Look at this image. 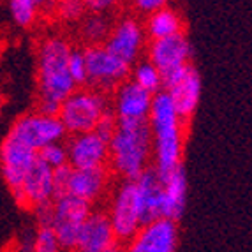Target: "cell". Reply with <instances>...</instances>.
<instances>
[{"mask_svg": "<svg viewBox=\"0 0 252 252\" xmlns=\"http://www.w3.org/2000/svg\"><path fill=\"white\" fill-rule=\"evenodd\" d=\"M148 126L154 139V154H156V171L159 177H168L175 168L180 166L182 159V120L177 113L175 104L168 90H159L152 97L150 111H148Z\"/></svg>", "mask_w": 252, "mask_h": 252, "instance_id": "obj_1", "label": "cell"}, {"mask_svg": "<svg viewBox=\"0 0 252 252\" xmlns=\"http://www.w3.org/2000/svg\"><path fill=\"white\" fill-rule=\"evenodd\" d=\"M154 139L147 118H118L115 134L109 139V162L124 178H136L148 168Z\"/></svg>", "mask_w": 252, "mask_h": 252, "instance_id": "obj_2", "label": "cell"}, {"mask_svg": "<svg viewBox=\"0 0 252 252\" xmlns=\"http://www.w3.org/2000/svg\"><path fill=\"white\" fill-rule=\"evenodd\" d=\"M71 46L60 37H50L42 42L37 55L39 99L60 102L76 90L67 67Z\"/></svg>", "mask_w": 252, "mask_h": 252, "instance_id": "obj_3", "label": "cell"}, {"mask_svg": "<svg viewBox=\"0 0 252 252\" xmlns=\"http://www.w3.org/2000/svg\"><path fill=\"white\" fill-rule=\"evenodd\" d=\"M108 109L106 97L97 90H74L60 104L59 118L69 134L94 130L101 115Z\"/></svg>", "mask_w": 252, "mask_h": 252, "instance_id": "obj_4", "label": "cell"}, {"mask_svg": "<svg viewBox=\"0 0 252 252\" xmlns=\"http://www.w3.org/2000/svg\"><path fill=\"white\" fill-rule=\"evenodd\" d=\"M89 83L101 90H111L127 80L130 74V65L115 57L106 46L90 44L83 51Z\"/></svg>", "mask_w": 252, "mask_h": 252, "instance_id": "obj_5", "label": "cell"}, {"mask_svg": "<svg viewBox=\"0 0 252 252\" xmlns=\"http://www.w3.org/2000/svg\"><path fill=\"white\" fill-rule=\"evenodd\" d=\"M11 134L25 141L34 150H41L55 141H62L67 130L63 127L59 115H44L41 111L18 118L14 122Z\"/></svg>", "mask_w": 252, "mask_h": 252, "instance_id": "obj_6", "label": "cell"}, {"mask_svg": "<svg viewBox=\"0 0 252 252\" xmlns=\"http://www.w3.org/2000/svg\"><path fill=\"white\" fill-rule=\"evenodd\" d=\"M109 220L113 224V229L117 233V238L120 240V244L130 242V238L141 227L134 178H126L122 185L117 189L113 203H111Z\"/></svg>", "mask_w": 252, "mask_h": 252, "instance_id": "obj_7", "label": "cell"}, {"mask_svg": "<svg viewBox=\"0 0 252 252\" xmlns=\"http://www.w3.org/2000/svg\"><path fill=\"white\" fill-rule=\"evenodd\" d=\"M177 247V220L168 217L154 219L143 224L129 242V251L132 252H173Z\"/></svg>", "mask_w": 252, "mask_h": 252, "instance_id": "obj_8", "label": "cell"}, {"mask_svg": "<svg viewBox=\"0 0 252 252\" xmlns=\"http://www.w3.org/2000/svg\"><path fill=\"white\" fill-rule=\"evenodd\" d=\"M35 157H37V150L9 132L0 148V164H2L4 180L7 182L9 189L13 192L21 187L25 173L34 164Z\"/></svg>", "mask_w": 252, "mask_h": 252, "instance_id": "obj_9", "label": "cell"}, {"mask_svg": "<svg viewBox=\"0 0 252 252\" xmlns=\"http://www.w3.org/2000/svg\"><path fill=\"white\" fill-rule=\"evenodd\" d=\"M14 198L21 205L41 206L44 203H51L55 198L53 185V168L39 157H35L34 164L25 173L21 187L14 190Z\"/></svg>", "mask_w": 252, "mask_h": 252, "instance_id": "obj_10", "label": "cell"}, {"mask_svg": "<svg viewBox=\"0 0 252 252\" xmlns=\"http://www.w3.org/2000/svg\"><path fill=\"white\" fill-rule=\"evenodd\" d=\"M120 240L109 220V215L102 212H90L83 220L78 235L76 251L81 252H113L118 251Z\"/></svg>", "mask_w": 252, "mask_h": 252, "instance_id": "obj_11", "label": "cell"}, {"mask_svg": "<svg viewBox=\"0 0 252 252\" xmlns=\"http://www.w3.org/2000/svg\"><path fill=\"white\" fill-rule=\"evenodd\" d=\"M109 160V141L95 130L72 134L67 143V162L72 168H99Z\"/></svg>", "mask_w": 252, "mask_h": 252, "instance_id": "obj_12", "label": "cell"}, {"mask_svg": "<svg viewBox=\"0 0 252 252\" xmlns=\"http://www.w3.org/2000/svg\"><path fill=\"white\" fill-rule=\"evenodd\" d=\"M190 44L182 32L169 37L152 39L148 48V60L160 71V74L189 63Z\"/></svg>", "mask_w": 252, "mask_h": 252, "instance_id": "obj_13", "label": "cell"}, {"mask_svg": "<svg viewBox=\"0 0 252 252\" xmlns=\"http://www.w3.org/2000/svg\"><path fill=\"white\" fill-rule=\"evenodd\" d=\"M143 30H141L138 21L132 18H126L113 30H109L104 46L115 57H118L130 65L138 60L139 51L143 48Z\"/></svg>", "mask_w": 252, "mask_h": 252, "instance_id": "obj_14", "label": "cell"}, {"mask_svg": "<svg viewBox=\"0 0 252 252\" xmlns=\"http://www.w3.org/2000/svg\"><path fill=\"white\" fill-rule=\"evenodd\" d=\"M141 226L162 217V180L156 168H145L134 178Z\"/></svg>", "mask_w": 252, "mask_h": 252, "instance_id": "obj_15", "label": "cell"}, {"mask_svg": "<svg viewBox=\"0 0 252 252\" xmlns=\"http://www.w3.org/2000/svg\"><path fill=\"white\" fill-rule=\"evenodd\" d=\"M152 97L154 95L134 80L122 81L115 94V115L118 118H147Z\"/></svg>", "mask_w": 252, "mask_h": 252, "instance_id": "obj_16", "label": "cell"}, {"mask_svg": "<svg viewBox=\"0 0 252 252\" xmlns=\"http://www.w3.org/2000/svg\"><path fill=\"white\" fill-rule=\"evenodd\" d=\"M108 185V171L104 166L99 168H72L67 182V192L81 199L94 203Z\"/></svg>", "mask_w": 252, "mask_h": 252, "instance_id": "obj_17", "label": "cell"}, {"mask_svg": "<svg viewBox=\"0 0 252 252\" xmlns=\"http://www.w3.org/2000/svg\"><path fill=\"white\" fill-rule=\"evenodd\" d=\"M162 180V217L178 219L184 215L185 201H187V177L184 166L175 168Z\"/></svg>", "mask_w": 252, "mask_h": 252, "instance_id": "obj_18", "label": "cell"}, {"mask_svg": "<svg viewBox=\"0 0 252 252\" xmlns=\"http://www.w3.org/2000/svg\"><path fill=\"white\" fill-rule=\"evenodd\" d=\"M168 94L182 120H189L198 108L199 97H201V76L196 69L190 67L180 83L168 89Z\"/></svg>", "mask_w": 252, "mask_h": 252, "instance_id": "obj_19", "label": "cell"}, {"mask_svg": "<svg viewBox=\"0 0 252 252\" xmlns=\"http://www.w3.org/2000/svg\"><path fill=\"white\" fill-rule=\"evenodd\" d=\"M51 208H53L51 224L67 222L81 226L85 219L92 212V203L78 198V196H72L69 192H63L60 196H55L51 201Z\"/></svg>", "mask_w": 252, "mask_h": 252, "instance_id": "obj_20", "label": "cell"}, {"mask_svg": "<svg viewBox=\"0 0 252 252\" xmlns=\"http://www.w3.org/2000/svg\"><path fill=\"white\" fill-rule=\"evenodd\" d=\"M178 32H182V18L178 16L177 11L164 5V7L150 13L147 20V34L152 39L169 37Z\"/></svg>", "mask_w": 252, "mask_h": 252, "instance_id": "obj_21", "label": "cell"}, {"mask_svg": "<svg viewBox=\"0 0 252 252\" xmlns=\"http://www.w3.org/2000/svg\"><path fill=\"white\" fill-rule=\"evenodd\" d=\"M132 80H134L139 87H143L145 90H148L152 95L157 94L159 90H164L160 71L150 62V60L136 63L134 71H132Z\"/></svg>", "mask_w": 252, "mask_h": 252, "instance_id": "obj_22", "label": "cell"}, {"mask_svg": "<svg viewBox=\"0 0 252 252\" xmlns=\"http://www.w3.org/2000/svg\"><path fill=\"white\" fill-rule=\"evenodd\" d=\"M37 0H9V11L14 23L20 27H30L37 16Z\"/></svg>", "mask_w": 252, "mask_h": 252, "instance_id": "obj_23", "label": "cell"}, {"mask_svg": "<svg viewBox=\"0 0 252 252\" xmlns=\"http://www.w3.org/2000/svg\"><path fill=\"white\" fill-rule=\"evenodd\" d=\"M109 34V23L104 20L102 13H92L83 23V35L90 44H99V41L106 39Z\"/></svg>", "mask_w": 252, "mask_h": 252, "instance_id": "obj_24", "label": "cell"}, {"mask_svg": "<svg viewBox=\"0 0 252 252\" xmlns=\"http://www.w3.org/2000/svg\"><path fill=\"white\" fill-rule=\"evenodd\" d=\"M34 251L37 252H57L60 251L57 233H55L51 224H41L35 233L34 240Z\"/></svg>", "mask_w": 252, "mask_h": 252, "instance_id": "obj_25", "label": "cell"}, {"mask_svg": "<svg viewBox=\"0 0 252 252\" xmlns=\"http://www.w3.org/2000/svg\"><path fill=\"white\" fill-rule=\"evenodd\" d=\"M37 157L51 168H59L62 164H67V147H63L60 141H55L37 150Z\"/></svg>", "mask_w": 252, "mask_h": 252, "instance_id": "obj_26", "label": "cell"}, {"mask_svg": "<svg viewBox=\"0 0 252 252\" xmlns=\"http://www.w3.org/2000/svg\"><path fill=\"white\" fill-rule=\"evenodd\" d=\"M67 67L72 76V80H74L76 87H78V85L89 83V72H87V62H85L83 51L71 50L69 60H67Z\"/></svg>", "mask_w": 252, "mask_h": 252, "instance_id": "obj_27", "label": "cell"}, {"mask_svg": "<svg viewBox=\"0 0 252 252\" xmlns=\"http://www.w3.org/2000/svg\"><path fill=\"white\" fill-rule=\"evenodd\" d=\"M117 126H118V117L108 108L104 113L101 115V118H99V122H97L94 130H95L99 136H102V138L109 141L111 136L115 134V130H117Z\"/></svg>", "mask_w": 252, "mask_h": 252, "instance_id": "obj_28", "label": "cell"}, {"mask_svg": "<svg viewBox=\"0 0 252 252\" xmlns=\"http://www.w3.org/2000/svg\"><path fill=\"white\" fill-rule=\"evenodd\" d=\"M85 9L83 0H60L59 2V14L63 20H80L83 16Z\"/></svg>", "mask_w": 252, "mask_h": 252, "instance_id": "obj_29", "label": "cell"}, {"mask_svg": "<svg viewBox=\"0 0 252 252\" xmlns=\"http://www.w3.org/2000/svg\"><path fill=\"white\" fill-rule=\"evenodd\" d=\"M72 166L71 164H62L59 168H53V185H55V196L67 192V182L71 177Z\"/></svg>", "mask_w": 252, "mask_h": 252, "instance_id": "obj_30", "label": "cell"}, {"mask_svg": "<svg viewBox=\"0 0 252 252\" xmlns=\"http://www.w3.org/2000/svg\"><path fill=\"white\" fill-rule=\"evenodd\" d=\"M190 67H192L190 63H185V65H180V67L171 69V71L160 74L162 76V89L168 90V89H171V87H175L177 83H180L185 76H187V72H189Z\"/></svg>", "mask_w": 252, "mask_h": 252, "instance_id": "obj_31", "label": "cell"}, {"mask_svg": "<svg viewBox=\"0 0 252 252\" xmlns=\"http://www.w3.org/2000/svg\"><path fill=\"white\" fill-rule=\"evenodd\" d=\"M83 4L90 13H106L108 9L118 4V0H83Z\"/></svg>", "mask_w": 252, "mask_h": 252, "instance_id": "obj_32", "label": "cell"}, {"mask_svg": "<svg viewBox=\"0 0 252 252\" xmlns=\"http://www.w3.org/2000/svg\"><path fill=\"white\" fill-rule=\"evenodd\" d=\"M169 0H132V4H134V7L138 9V11H141V13H154V11H157V9L164 7V5L168 4Z\"/></svg>", "mask_w": 252, "mask_h": 252, "instance_id": "obj_33", "label": "cell"}, {"mask_svg": "<svg viewBox=\"0 0 252 252\" xmlns=\"http://www.w3.org/2000/svg\"><path fill=\"white\" fill-rule=\"evenodd\" d=\"M39 111L44 115H59L60 111V102L55 101H44V99H39Z\"/></svg>", "mask_w": 252, "mask_h": 252, "instance_id": "obj_34", "label": "cell"}, {"mask_svg": "<svg viewBox=\"0 0 252 252\" xmlns=\"http://www.w3.org/2000/svg\"><path fill=\"white\" fill-rule=\"evenodd\" d=\"M44 2H46V0H37V4H44Z\"/></svg>", "mask_w": 252, "mask_h": 252, "instance_id": "obj_35", "label": "cell"}, {"mask_svg": "<svg viewBox=\"0 0 252 252\" xmlns=\"http://www.w3.org/2000/svg\"><path fill=\"white\" fill-rule=\"evenodd\" d=\"M0 108H2V99H0Z\"/></svg>", "mask_w": 252, "mask_h": 252, "instance_id": "obj_36", "label": "cell"}]
</instances>
